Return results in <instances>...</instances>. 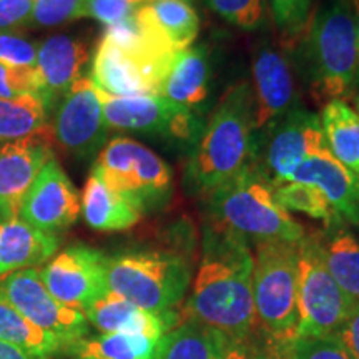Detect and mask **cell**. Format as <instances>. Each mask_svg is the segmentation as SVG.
<instances>
[{
    "instance_id": "11",
    "label": "cell",
    "mask_w": 359,
    "mask_h": 359,
    "mask_svg": "<svg viewBox=\"0 0 359 359\" xmlns=\"http://www.w3.org/2000/svg\"><path fill=\"white\" fill-rule=\"evenodd\" d=\"M97 90L109 130H122L193 147L205 122L185 107L160 95L115 97Z\"/></svg>"
},
{
    "instance_id": "16",
    "label": "cell",
    "mask_w": 359,
    "mask_h": 359,
    "mask_svg": "<svg viewBox=\"0 0 359 359\" xmlns=\"http://www.w3.org/2000/svg\"><path fill=\"white\" fill-rule=\"evenodd\" d=\"M82 213V198L69 175L53 156L22 201L19 218L37 230L55 235L77 222Z\"/></svg>"
},
{
    "instance_id": "6",
    "label": "cell",
    "mask_w": 359,
    "mask_h": 359,
    "mask_svg": "<svg viewBox=\"0 0 359 359\" xmlns=\"http://www.w3.org/2000/svg\"><path fill=\"white\" fill-rule=\"evenodd\" d=\"M191 266L165 251H128L107 259V286L111 293L151 313H168L185 298Z\"/></svg>"
},
{
    "instance_id": "4",
    "label": "cell",
    "mask_w": 359,
    "mask_h": 359,
    "mask_svg": "<svg viewBox=\"0 0 359 359\" xmlns=\"http://www.w3.org/2000/svg\"><path fill=\"white\" fill-rule=\"evenodd\" d=\"M205 200L212 223L246 241L299 243L304 238V228L278 205L275 188L251 165Z\"/></svg>"
},
{
    "instance_id": "19",
    "label": "cell",
    "mask_w": 359,
    "mask_h": 359,
    "mask_svg": "<svg viewBox=\"0 0 359 359\" xmlns=\"http://www.w3.org/2000/svg\"><path fill=\"white\" fill-rule=\"evenodd\" d=\"M135 20L155 47L172 55L190 48L200 32L193 0H147L135 11Z\"/></svg>"
},
{
    "instance_id": "7",
    "label": "cell",
    "mask_w": 359,
    "mask_h": 359,
    "mask_svg": "<svg viewBox=\"0 0 359 359\" xmlns=\"http://www.w3.org/2000/svg\"><path fill=\"white\" fill-rule=\"evenodd\" d=\"M92 172L142 213L165 205L172 196V168L133 138L115 137L105 143Z\"/></svg>"
},
{
    "instance_id": "1",
    "label": "cell",
    "mask_w": 359,
    "mask_h": 359,
    "mask_svg": "<svg viewBox=\"0 0 359 359\" xmlns=\"http://www.w3.org/2000/svg\"><path fill=\"white\" fill-rule=\"evenodd\" d=\"M185 314L188 320L215 327L228 338L257 333L253 253L243 236L213 223L206 226Z\"/></svg>"
},
{
    "instance_id": "41",
    "label": "cell",
    "mask_w": 359,
    "mask_h": 359,
    "mask_svg": "<svg viewBox=\"0 0 359 359\" xmlns=\"http://www.w3.org/2000/svg\"><path fill=\"white\" fill-rule=\"evenodd\" d=\"M338 338L353 359H359V304L349 314L346 325L341 327Z\"/></svg>"
},
{
    "instance_id": "38",
    "label": "cell",
    "mask_w": 359,
    "mask_h": 359,
    "mask_svg": "<svg viewBox=\"0 0 359 359\" xmlns=\"http://www.w3.org/2000/svg\"><path fill=\"white\" fill-rule=\"evenodd\" d=\"M37 92L35 69L11 67L0 62V98H13Z\"/></svg>"
},
{
    "instance_id": "30",
    "label": "cell",
    "mask_w": 359,
    "mask_h": 359,
    "mask_svg": "<svg viewBox=\"0 0 359 359\" xmlns=\"http://www.w3.org/2000/svg\"><path fill=\"white\" fill-rule=\"evenodd\" d=\"M0 341H6L37 359H45L65 348L60 339L32 325L2 298H0Z\"/></svg>"
},
{
    "instance_id": "14",
    "label": "cell",
    "mask_w": 359,
    "mask_h": 359,
    "mask_svg": "<svg viewBox=\"0 0 359 359\" xmlns=\"http://www.w3.org/2000/svg\"><path fill=\"white\" fill-rule=\"evenodd\" d=\"M107 259L95 248L72 245L40 269V278L53 298L83 311L109 291Z\"/></svg>"
},
{
    "instance_id": "39",
    "label": "cell",
    "mask_w": 359,
    "mask_h": 359,
    "mask_svg": "<svg viewBox=\"0 0 359 359\" xmlns=\"http://www.w3.org/2000/svg\"><path fill=\"white\" fill-rule=\"evenodd\" d=\"M137 7L138 6L125 2V0H87L83 7V17L95 19L109 27L130 19Z\"/></svg>"
},
{
    "instance_id": "43",
    "label": "cell",
    "mask_w": 359,
    "mask_h": 359,
    "mask_svg": "<svg viewBox=\"0 0 359 359\" xmlns=\"http://www.w3.org/2000/svg\"><path fill=\"white\" fill-rule=\"evenodd\" d=\"M354 24H356V43H358V92H359V0H353Z\"/></svg>"
},
{
    "instance_id": "34",
    "label": "cell",
    "mask_w": 359,
    "mask_h": 359,
    "mask_svg": "<svg viewBox=\"0 0 359 359\" xmlns=\"http://www.w3.org/2000/svg\"><path fill=\"white\" fill-rule=\"evenodd\" d=\"M280 348L283 359H353L338 336H303Z\"/></svg>"
},
{
    "instance_id": "15",
    "label": "cell",
    "mask_w": 359,
    "mask_h": 359,
    "mask_svg": "<svg viewBox=\"0 0 359 359\" xmlns=\"http://www.w3.org/2000/svg\"><path fill=\"white\" fill-rule=\"evenodd\" d=\"M253 137L299 107L293 67L280 48L264 43L253 53Z\"/></svg>"
},
{
    "instance_id": "31",
    "label": "cell",
    "mask_w": 359,
    "mask_h": 359,
    "mask_svg": "<svg viewBox=\"0 0 359 359\" xmlns=\"http://www.w3.org/2000/svg\"><path fill=\"white\" fill-rule=\"evenodd\" d=\"M275 198L278 205L286 212L304 213L314 219H321L325 224H330L341 219L336 217L330 201L323 195L320 188L306 183L285 182L275 188Z\"/></svg>"
},
{
    "instance_id": "45",
    "label": "cell",
    "mask_w": 359,
    "mask_h": 359,
    "mask_svg": "<svg viewBox=\"0 0 359 359\" xmlns=\"http://www.w3.org/2000/svg\"><path fill=\"white\" fill-rule=\"evenodd\" d=\"M356 114L359 115V95L356 97Z\"/></svg>"
},
{
    "instance_id": "13",
    "label": "cell",
    "mask_w": 359,
    "mask_h": 359,
    "mask_svg": "<svg viewBox=\"0 0 359 359\" xmlns=\"http://www.w3.org/2000/svg\"><path fill=\"white\" fill-rule=\"evenodd\" d=\"M53 140L67 154L87 160L105 147L107 127L100 98L92 80L82 77L58 102L53 115Z\"/></svg>"
},
{
    "instance_id": "18",
    "label": "cell",
    "mask_w": 359,
    "mask_h": 359,
    "mask_svg": "<svg viewBox=\"0 0 359 359\" xmlns=\"http://www.w3.org/2000/svg\"><path fill=\"white\" fill-rule=\"evenodd\" d=\"M88 57L87 45L70 35H52L39 45L34 67L37 93L42 95L48 109L52 110L58 98L82 79Z\"/></svg>"
},
{
    "instance_id": "33",
    "label": "cell",
    "mask_w": 359,
    "mask_h": 359,
    "mask_svg": "<svg viewBox=\"0 0 359 359\" xmlns=\"http://www.w3.org/2000/svg\"><path fill=\"white\" fill-rule=\"evenodd\" d=\"M283 40L294 47L309 20L313 0H266Z\"/></svg>"
},
{
    "instance_id": "5",
    "label": "cell",
    "mask_w": 359,
    "mask_h": 359,
    "mask_svg": "<svg viewBox=\"0 0 359 359\" xmlns=\"http://www.w3.org/2000/svg\"><path fill=\"white\" fill-rule=\"evenodd\" d=\"M253 304L258 327L276 346L298 336V243H257Z\"/></svg>"
},
{
    "instance_id": "9",
    "label": "cell",
    "mask_w": 359,
    "mask_h": 359,
    "mask_svg": "<svg viewBox=\"0 0 359 359\" xmlns=\"http://www.w3.org/2000/svg\"><path fill=\"white\" fill-rule=\"evenodd\" d=\"M326 147L321 116L296 107L253 137L250 163L273 188L285 183L309 156Z\"/></svg>"
},
{
    "instance_id": "27",
    "label": "cell",
    "mask_w": 359,
    "mask_h": 359,
    "mask_svg": "<svg viewBox=\"0 0 359 359\" xmlns=\"http://www.w3.org/2000/svg\"><path fill=\"white\" fill-rule=\"evenodd\" d=\"M326 145L339 163L359 177V115L346 102L325 103L321 114Z\"/></svg>"
},
{
    "instance_id": "24",
    "label": "cell",
    "mask_w": 359,
    "mask_h": 359,
    "mask_svg": "<svg viewBox=\"0 0 359 359\" xmlns=\"http://www.w3.org/2000/svg\"><path fill=\"white\" fill-rule=\"evenodd\" d=\"M82 215L90 228L98 231H123L140 222L142 212L132 201L111 190L90 173L82 191Z\"/></svg>"
},
{
    "instance_id": "25",
    "label": "cell",
    "mask_w": 359,
    "mask_h": 359,
    "mask_svg": "<svg viewBox=\"0 0 359 359\" xmlns=\"http://www.w3.org/2000/svg\"><path fill=\"white\" fill-rule=\"evenodd\" d=\"M327 271L354 304H359V241L343 219L326 224L320 233Z\"/></svg>"
},
{
    "instance_id": "17",
    "label": "cell",
    "mask_w": 359,
    "mask_h": 359,
    "mask_svg": "<svg viewBox=\"0 0 359 359\" xmlns=\"http://www.w3.org/2000/svg\"><path fill=\"white\" fill-rule=\"evenodd\" d=\"M53 132L45 125L39 132L0 147V218H17L27 191L52 154Z\"/></svg>"
},
{
    "instance_id": "23",
    "label": "cell",
    "mask_w": 359,
    "mask_h": 359,
    "mask_svg": "<svg viewBox=\"0 0 359 359\" xmlns=\"http://www.w3.org/2000/svg\"><path fill=\"white\" fill-rule=\"evenodd\" d=\"M57 235L37 230L22 218H0V278L37 266L57 253Z\"/></svg>"
},
{
    "instance_id": "40",
    "label": "cell",
    "mask_w": 359,
    "mask_h": 359,
    "mask_svg": "<svg viewBox=\"0 0 359 359\" xmlns=\"http://www.w3.org/2000/svg\"><path fill=\"white\" fill-rule=\"evenodd\" d=\"M32 0H0V32L30 24Z\"/></svg>"
},
{
    "instance_id": "28",
    "label": "cell",
    "mask_w": 359,
    "mask_h": 359,
    "mask_svg": "<svg viewBox=\"0 0 359 359\" xmlns=\"http://www.w3.org/2000/svg\"><path fill=\"white\" fill-rule=\"evenodd\" d=\"M160 339L142 334L102 333L69 344L65 351L77 359H156Z\"/></svg>"
},
{
    "instance_id": "10",
    "label": "cell",
    "mask_w": 359,
    "mask_h": 359,
    "mask_svg": "<svg viewBox=\"0 0 359 359\" xmlns=\"http://www.w3.org/2000/svg\"><path fill=\"white\" fill-rule=\"evenodd\" d=\"M175 55L148 42L120 47L102 37L92 60V83L115 97L158 95V88Z\"/></svg>"
},
{
    "instance_id": "37",
    "label": "cell",
    "mask_w": 359,
    "mask_h": 359,
    "mask_svg": "<svg viewBox=\"0 0 359 359\" xmlns=\"http://www.w3.org/2000/svg\"><path fill=\"white\" fill-rule=\"evenodd\" d=\"M37 60V45L22 35L0 32V62L11 67L34 69Z\"/></svg>"
},
{
    "instance_id": "12",
    "label": "cell",
    "mask_w": 359,
    "mask_h": 359,
    "mask_svg": "<svg viewBox=\"0 0 359 359\" xmlns=\"http://www.w3.org/2000/svg\"><path fill=\"white\" fill-rule=\"evenodd\" d=\"M0 298L32 325L60 339L65 348L88 333L85 313L53 298L37 268L19 269L4 276L0 280Z\"/></svg>"
},
{
    "instance_id": "29",
    "label": "cell",
    "mask_w": 359,
    "mask_h": 359,
    "mask_svg": "<svg viewBox=\"0 0 359 359\" xmlns=\"http://www.w3.org/2000/svg\"><path fill=\"white\" fill-rule=\"evenodd\" d=\"M48 105L37 92L0 98V143L30 137L47 125Z\"/></svg>"
},
{
    "instance_id": "35",
    "label": "cell",
    "mask_w": 359,
    "mask_h": 359,
    "mask_svg": "<svg viewBox=\"0 0 359 359\" xmlns=\"http://www.w3.org/2000/svg\"><path fill=\"white\" fill-rule=\"evenodd\" d=\"M30 24L35 27H55L83 17L87 0H32Z\"/></svg>"
},
{
    "instance_id": "26",
    "label": "cell",
    "mask_w": 359,
    "mask_h": 359,
    "mask_svg": "<svg viewBox=\"0 0 359 359\" xmlns=\"http://www.w3.org/2000/svg\"><path fill=\"white\" fill-rule=\"evenodd\" d=\"M224 343L222 331L187 320L160 339L156 359H223Z\"/></svg>"
},
{
    "instance_id": "21",
    "label": "cell",
    "mask_w": 359,
    "mask_h": 359,
    "mask_svg": "<svg viewBox=\"0 0 359 359\" xmlns=\"http://www.w3.org/2000/svg\"><path fill=\"white\" fill-rule=\"evenodd\" d=\"M83 313L90 325L100 333L142 334L151 339H161L182 323L177 311H147L111 291L95 299Z\"/></svg>"
},
{
    "instance_id": "20",
    "label": "cell",
    "mask_w": 359,
    "mask_h": 359,
    "mask_svg": "<svg viewBox=\"0 0 359 359\" xmlns=\"http://www.w3.org/2000/svg\"><path fill=\"white\" fill-rule=\"evenodd\" d=\"M286 182L320 188L336 217L359 228V177L339 163L327 145L304 160Z\"/></svg>"
},
{
    "instance_id": "22",
    "label": "cell",
    "mask_w": 359,
    "mask_h": 359,
    "mask_svg": "<svg viewBox=\"0 0 359 359\" xmlns=\"http://www.w3.org/2000/svg\"><path fill=\"white\" fill-rule=\"evenodd\" d=\"M212 92V60L205 45L175 53L158 95L201 116Z\"/></svg>"
},
{
    "instance_id": "32",
    "label": "cell",
    "mask_w": 359,
    "mask_h": 359,
    "mask_svg": "<svg viewBox=\"0 0 359 359\" xmlns=\"http://www.w3.org/2000/svg\"><path fill=\"white\" fill-rule=\"evenodd\" d=\"M224 22L241 30H258L268 19L266 0H201Z\"/></svg>"
},
{
    "instance_id": "3",
    "label": "cell",
    "mask_w": 359,
    "mask_h": 359,
    "mask_svg": "<svg viewBox=\"0 0 359 359\" xmlns=\"http://www.w3.org/2000/svg\"><path fill=\"white\" fill-rule=\"evenodd\" d=\"M253 143V93L243 80L231 85L206 120L191 147L185 170V185L206 196L226 185L250 163Z\"/></svg>"
},
{
    "instance_id": "2",
    "label": "cell",
    "mask_w": 359,
    "mask_h": 359,
    "mask_svg": "<svg viewBox=\"0 0 359 359\" xmlns=\"http://www.w3.org/2000/svg\"><path fill=\"white\" fill-rule=\"evenodd\" d=\"M298 69L318 102L358 92V43L353 0H326L294 43Z\"/></svg>"
},
{
    "instance_id": "42",
    "label": "cell",
    "mask_w": 359,
    "mask_h": 359,
    "mask_svg": "<svg viewBox=\"0 0 359 359\" xmlns=\"http://www.w3.org/2000/svg\"><path fill=\"white\" fill-rule=\"evenodd\" d=\"M0 359H37L30 354L22 351V349L12 346V344L0 341Z\"/></svg>"
},
{
    "instance_id": "8",
    "label": "cell",
    "mask_w": 359,
    "mask_h": 359,
    "mask_svg": "<svg viewBox=\"0 0 359 359\" xmlns=\"http://www.w3.org/2000/svg\"><path fill=\"white\" fill-rule=\"evenodd\" d=\"M354 304L327 271L320 233L298 243V336H338Z\"/></svg>"
},
{
    "instance_id": "44",
    "label": "cell",
    "mask_w": 359,
    "mask_h": 359,
    "mask_svg": "<svg viewBox=\"0 0 359 359\" xmlns=\"http://www.w3.org/2000/svg\"><path fill=\"white\" fill-rule=\"evenodd\" d=\"M125 2H128V4H133V6H140V4L147 2V0H125Z\"/></svg>"
},
{
    "instance_id": "36",
    "label": "cell",
    "mask_w": 359,
    "mask_h": 359,
    "mask_svg": "<svg viewBox=\"0 0 359 359\" xmlns=\"http://www.w3.org/2000/svg\"><path fill=\"white\" fill-rule=\"evenodd\" d=\"M263 334V333H262ZM223 359H283L281 348L266 336L253 333L246 338H228L224 343Z\"/></svg>"
}]
</instances>
